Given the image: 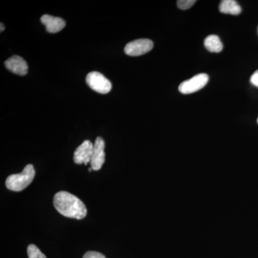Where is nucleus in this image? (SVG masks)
I'll return each instance as SVG.
<instances>
[{"mask_svg":"<svg viewBox=\"0 0 258 258\" xmlns=\"http://www.w3.org/2000/svg\"><path fill=\"white\" fill-rule=\"evenodd\" d=\"M204 45L207 50L211 52L218 53V52H221L223 49V45H222L220 37L215 35H209L208 37H207L204 41Z\"/></svg>","mask_w":258,"mask_h":258,"instance_id":"9b49d317","label":"nucleus"},{"mask_svg":"<svg viewBox=\"0 0 258 258\" xmlns=\"http://www.w3.org/2000/svg\"><path fill=\"white\" fill-rule=\"evenodd\" d=\"M28 254L29 258H47L35 244H30L28 246Z\"/></svg>","mask_w":258,"mask_h":258,"instance_id":"f8f14e48","label":"nucleus"},{"mask_svg":"<svg viewBox=\"0 0 258 258\" xmlns=\"http://www.w3.org/2000/svg\"><path fill=\"white\" fill-rule=\"evenodd\" d=\"M53 205L57 211L66 217L82 220L87 215L84 203L68 191H61L56 194Z\"/></svg>","mask_w":258,"mask_h":258,"instance_id":"f257e3e1","label":"nucleus"},{"mask_svg":"<svg viewBox=\"0 0 258 258\" xmlns=\"http://www.w3.org/2000/svg\"><path fill=\"white\" fill-rule=\"evenodd\" d=\"M93 144L89 140H86L76 149L74 152V161L76 164L87 165L91 162Z\"/></svg>","mask_w":258,"mask_h":258,"instance_id":"0eeeda50","label":"nucleus"},{"mask_svg":"<svg viewBox=\"0 0 258 258\" xmlns=\"http://www.w3.org/2000/svg\"><path fill=\"white\" fill-rule=\"evenodd\" d=\"M154 47V43L149 39H139L128 42L124 48L125 53L129 56H140L147 53Z\"/></svg>","mask_w":258,"mask_h":258,"instance_id":"39448f33","label":"nucleus"},{"mask_svg":"<svg viewBox=\"0 0 258 258\" xmlns=\"http://www.w3.org/2000/svg\"><path fill=\"white\" fill-rule=\"evenodd\" d=\"M196 2L195 0H179L176 4L180 10H186L191 8Z\"/></svg>","mask_w":258,"mask_h":258,"instance_id":"ddd939ff","label":"nucleus"},{"mask_svg":"<svg viewBox=\"0 0 258 258\" xmlns=\"http://www.w3.org/2000/svg\"><path fill=\"white\" fill-rule=\"evenodd\" d=\"M5 67L13 74L19 76H25L28 74V66L26 61L20 56L14 55L5 62Z\"/></svg>","mask_w":258,"mask_h":258,"instance_id":"6e6552de","label":"nucleus"},{"mask_svg":"<svg viewBox=\"0 0 258 258\" xmlns=\"http://www.w3.org/2000/svg\"><path fill=\"white\" fill-rule=\"evenodd\" d=\"M250 82L258 88V71H255L250 78Z\"/></svg>","mask_w":258,"mask_h":258,"instance_id":"2eb2a0df","label":"nucleus"},{"mask_svg":"<svg viewBox=\"0 0 258 258\" xmlns=\"http://www.w3.org/2000/svg\"><path fill=\"white\" fill-rule=\"evenodd\" d=\"M86 83L91 89L101 94H106L111 91L112 83L103 74L93 71L86 76Z\"/></svg>","mask_w":258,"mask_h":258,"instance_id":"7ed1b4c3","label":"nucleus"},{"mask_svg":"<svg viewBox=\"0 0 258 258\" xmlns=\"http://www.w3.org/2000/svg\"><path fill=\"white\" fill-rule=\"evenodd\" d=\"M40 21L46 28L47 32L50 33H57L66 27V22L62 18L51 16L49 15H42Z\"/></svg>","mask_w":258,"mask_h":258,"instance_id":"1a4fd4ad","label":"nucleus"},{"mask_svg":"<svg viewBox=\"0 0 258 258\" xmlns=\"http://www.w3.org/2000/svg\"><path fill=\"white\" fill-rule=\"evenodd\" d=\"M105 142L101 137H97L95 144H93L92 156H91V166L95 171L101 169L106 159V154L104 152Z\"/></svg>","mask_w":258,"mask_h":258,"instance_id":"423d86ee","label":"nucleus"},{"mask_svg":"<svg viewBox=\"0 0 258 258\" xmlns=\"http://www.w3.org/2000/svg\"><path fill=\"white\" fill-rule=\"evenodd\" d=\"M219 10L223 14L232 15H240L242 12L240 5L235 0H222L220 2Z\"/></svg>","mask_w":258,"mask_h":258,"instance_id":"9d476101","label":"nucleus"},{"mask_svg":"<svg viewBox=\"0 0 258 258\" xmlns=\"http://www.w3.org/2000/svg\"><path fill=\"white\" fill-rule=\"evenodd\" d=\"M92 169H93L92 168H90V169H88V171H89L90 172H91V171H92Z\"/></svg>","mask_w":258,"mask_h":258,"instance_id":"f3484780","label":"nucleus"},{"mask_svg":"<svg viewBox=\"0 0 258 258\" xmlns=\"http://www.w3.org/2000/svg\"><path fill=\"white\" fill-rule=\"evenodd\" d=\"M208 75L205 74L196 75L191 79L184 81L179 85V92L185 95L197 92L205 87L208 84Z\"/></svg>","mask_w":258,"mask_h":258,"instance_id":"20e7f679","label":"nucleus"},{"mask_svg":"<svg viewBox=\"0 0 258 258\" xmlns=\"http://www.w3.org/2000/svg\"><path fill=\"white\" fill-rule=\"evenodd\" d=\"M5 30V25H3V23H1V30H0V31H1V32H3V31H4Z\"/></svg>","mask_w":258,"mask_h":258,"instance_id":"dca6fc26","label":"nucleus"},{"mask_svg":"<svg viewBox=\"0 0 258 258\" xmlns=\"http://www.w3.org/2000/svg\"><path fill=\"white\" fill-rule=\"evenodd\" d=\"M35 175V171L32 164H28L24 168L20 174H12L7 178L6 186L8 189L20 191L31 184Z\"/></svg>","mask_w":258,"mask_h":258,"instance_id":"f03ea898","label":"nucleus"},{"mask_svg":"<svg viewBox=\"0 0 258 258\" xmlns=\"http://www.w3.org/2000/svg\"><path fill=\"white\" fill-rule=\"evenodd\" d=\"M83 258H106V257L100 252H95V251H88L86 253H85Z\"/></svg>","mask_w":258,"mask_h":258,"instance_id":"4468645a","label":"nucleus"},{"mask_svg":"<svg viewBox=\"0 0 258 258\" xmlns=\"http://www.w3.org/2000/svg\"><path fill=\"white\" fill-rule=\"evenodd\" d=\"M257 123H258V118H257Z\"/></svg>","mask_w":258,"mask_h":258,"instance_id":"a211bd4d","label":"nucleus"}]
</instances>
